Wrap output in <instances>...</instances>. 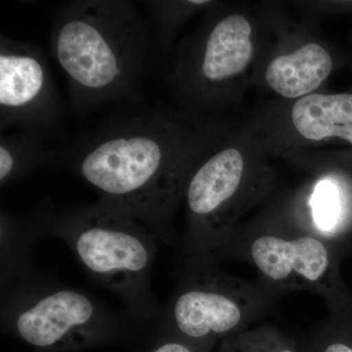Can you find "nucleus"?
<instances>
[{
    "instance_id": "10",
    "label": "nucleus",
    "mask_w": 352,
    "mask_h": 352,
    "mask_svg": "<svg viewBox=\"0 0 352 352\" xmlns=\"http://www.w3.org/2000/svg\"><path fill=\"white\" fill-rule=\"evenodd\" d=\"M332 69L333 60L328 51L311 43L273 60L266 69L265 80L281 96L298 98L320 87Z\"/></svg>"
},
{
    "instance_id": "16",
    "label": "nucleus",
    "mask_w": 352,
    "mask_h": 352,
    "mask_svg": "<svg viewBox=\"0 0 352 352\" xmlns=\"http://www.w3.org/2000/svg\"><path fill=\"white\" fill-rule=\"evenodd\" d=\"M319 352H352V338H332L325 340Z\"/></svg>"
},
{
    "instance_id": "2",
    "label": "nucleus",
    "mask_w": 352,
    "mask_h": 352,
    "mask_svg": "<svg viewBox=\"0 0 352 352\" xmlns=\"http://www.w3.org/2000/svg\"><path fill=\"white\" fill-rule=\"evenodd\" d=\"M149 23L135 4L80 0L58 13L51 46L76 106L90 108L127 96L149 50Z\"/></svg>"
},
{
    "instance_id": "3",
    "label": "nucleus",
    "mask_w": 352,
    "mask_h": 352,
    "mask_svg": "<svg viewBox=\"0 0 352 352\" xmlns=\"http://www.w3.org/2000/svg\"><path fill=\"white\" fill-rule=\"evenodd\" d=\"M39 230L61 238L96 283L119 296L132 314L151 318L150 291L156 236L118 204L101 198L87 207L39 215Z\"/></svg>"
},
{
    "instance_id": "8",
    "label": "nucleus",
    "mask_w": 352,
    "mask_h": 352,
    "mask_svg": "<svg viewBox=\"0 0 352 352\" xmlns=\"http://www.w3.org/2000/svg\"><path fill=\"white\" fill-rule=\"evenodd\" d=\"M251 254L258 270L273 280H284L296 273L308 281H317L329 266L327 248L311 236L291 241L263 236L252 243Z\"/></svg>"
},
{
    "instance_id": "4",
    "label": "nucleus",
    "mask_w": 352,
    "mask_h": 352,
    "mask_svg": "<svg viewBox=\"0 0 352 352\" xmlns=\"http://www.w3.org/2000/svg\"><path fill=\"white\" fill-rule=\"evenodd\" d=\"M2 325L38 352H69L105 342L117 324L91 296L67 287L30 285L2 311Z\"/></svg>"
},
{
    "instance_id": "6",
    "label": "nucleus",
    "mask_w": 352,
    "mask_h": 352,
    "mask_svg": "<svg viewBox=\"0 0 352 352\" xmlns=\"http://www.w3.org/2000/svg\"><path fill=\"white\" fill-rule=\"evenodd\" d=\"M241 319L238 303L210 285L183 289L170 310L175 337L207 349L235 330Z\"/></svg>"
},
{
    "instance_id": "15",
    "label": "nucleus",
    "mask_w": 352,
    "mask_h": 352,
    "mask_svg": "<svg viewBox=\"0 0 352 352\" xmlns=\"http://www.w3.org/2000/svg\"><path fill=\"white\" fill-rule=\"evenodd\" d=\"M148 352H210V349L197 346L179 338L173 337L160 342Z\"/></svg>"
},
{
    "instance_id": "9",
    "label": "nucleus",
    "mask_w": 352,
    "mask_h": 352,
    "mask_svg": "<svg viewBox=\"0 0 352 352\" xmlns=\"http://www.w3.org/2000/svg\"><path fill=\"white\" fill-rule=\"evenodd\" d=\"M254 54L252 27L240 14L227 16L208 32L199 59V78L219 83L242 73Z\"/></svg>"
},
{
    "instance_id": "13",
    "label": "nucleus",
    "mask_w": 352,
    "mask_h": 352,
    "mask_svg": "<svg viewBox=\"0 0 352 352\" xmlns=\"http://www.w3.org/2000/svg\"><path fill=\"white\" fill-rule=\"evenodd\" d=\"M314 217L322 230H332L339 219V197L337 188L330 182H322L315 188L312 197Z\"/></svg>"
},
{
    "instance_id": "1",
    "label": "nucleus",
    "mask_w": 352,
    "mask_h": 352,
    "mask_svg": "<svg viewBox=\"0 0 352 352\" xmlns=\"http://www.w3.org/2000/svg\"><path fill=\"white\" fill-rule=\"evenodd\" d=\"M182 136L159 113L122 118L83 143L74 168L101 198L126 208L157 237L189 176Z\"/></svg>"
},
{
    "instance_id": "7",
    "label": "nucleus",
    "mask_w": 352,
    "mask_h": 352,
    "mask_svg": "<svg viewBox=\"0 0 352 352\" xmlns=\"http://www.w3.org/2000/svg\"><path fill=\"white\" fill-rule=\"evenodd\" d=\"M243 173L242 154L235 148H226L189 175L185 185L187 206L199 230L210 229L212 220L239 188Z\"/></svg>"
},
{
    "instance_id": "14",
    "label": "nucleus",
    "mask_w": 352,
    "mask_h": 352,
    "mask_svg": "<svg viewBox=\"0 0 352 352\" xmlns=\"http://www.w3.org/2000/svg\"><path fill=\"white\" fill-rule=\"evenodd\" d=\"M220 352H298L295 346L277 338H250L224 344Z\"/></svg>"
},
{
    "instance_id": "11",
    "label": "nucleus",
    "mask_w": 352,
    "mask_h": 352,
    "mask_svg": "<svg viewBox=\"0 0 352 352\" xmlns=\"http://www.w3.org/2000/svg\"><path fill=\"white\" fill-rule=\"evenodd\" d=\"M292 120L302 138L344 139L352 144V94H309L298 99Z\"/></svg>"
},
{
    "instance_id": "5",
    "label": "nucleus",
    "mask_w": 352,
    "mask_h": 352,
    "mask_svg": "<svg viewBox=\"0 0 352 352\" xmlns=\"http://www.w3.org/2000/svg\"><path fill=\"white\" fill-rule=\"evenodd\" d=\"M1 124L36 127L56 118L58 103L47 64L34 46L0 38Z\"/></svg>"
},
{
    "instance_id": "12",
    "label": "nucleus",
    "mask_w": 352,
    "mask_h": 352,
    "mask_svg": "<svg viewBox=\"0 0 352 352\" xmlns=\"http://www.w3.org/2000/svg\"><path fill=\"white\" fill-rule=\"evenodd\" d=\"M36 134L1 138L0 141V182L2 186L45 161Z\"/></svg>"
}]
</instances>
